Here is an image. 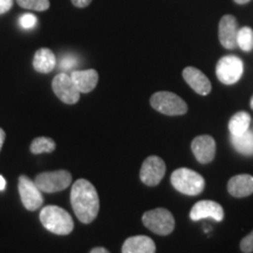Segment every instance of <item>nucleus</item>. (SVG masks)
<instances>
[{"label": "nucleus", "mask_w": 253, "mask_h": 253, "mask_svg": "<svg viewBox=\"0 0 253 253\" xmlns=\"http://www.w3.org/2000/svg\"><path fill=\"white\" fill-rule=\"evenodd\" d=\"M238 24L233 15H224L220 19L219 28H218V37L221 46L227 49H233L237 46V36H238Z\"/></svg>", "instance_id": "ddd939ff"}, {"label": "nucleus", "mask_w": 253, "mask_h": 253, "mask_svg": "<svg viewBox=\"0 0 253 253\" xmlns=\"http://www.w3.org/2000/svg\"><path fill=\"white\" fill-rule=\"evenodd\" d=\"M183 78L186 84L199 95L210 94L211 91V82L207 78L203 72L195 67H186L183 71Z\"/></svg>", "instance_id": "4468645a"}, {"label": "nucleus", "mask_w": 253, "mask_h": 253, "mask_svg": "<svg viewBox=\"0 0 253 253\" xmlns=\"http://www.w3.org/2000/svg\"><path fill=\"white\" fill-rule=\"evenodd\" d=\"M240 250H242L243 253L253 252V231L242 239V242H240Z\"/></svg>", "instance_id": "393cba45"}, {"label": "nucleus", "mask_w": 253, "mask_h": 253, "mask_svg": "<svg viewBox=\"0 0 253 253\" xmlns=\"http://www.w3.org/2000/svg\"><path fill=\"white\" fill-rule=\"evenodd\" d=\"M19 25L21 27L25 28V30H30V28H33L37 25V18L36 15L26 13L23 14L20 18H19Z\"/></svg>", "instance_id": "b1692460"}, {"label": "nucleus", "mask_w": 253, "mask_h": 253, "mask_svg": "<svg viewBox=\"0 0 253 253\" xmlns=\"http://www.w3.org/2000/svg\"><path fill=\"white\" fill-rule=\"evenodd\" d=\"M13 6V0H0V14L8 12Z\"/></svg>", "instance_id": "bb28decb"}, {"label": "nucleus", "mask_w": 253, "mask_h": 253, "mask_svg": "<svg viewBox=\"0 0 253 253\" xmlns=\"http://www.w3.org/2000/svg\"><path fill=\"white\" fill-rule=\"evenodd\" d=\"M251 108L253 109V95H252V97H251Z\"/></svg>", "instance_id": "473e14b6"}, {"label": "nucleus", "mask_w": 253, "mask_h": 253, "mask_svg": "<svg viewBox=\"0 0 253 253\" xmlns=\"http://www.w3.org/2000/svg\"><path fill=\"white\" fill-rule=\"evenodd\" d=\"M233 1H235L236 4H239V5H244V4H248V2L251 1V0H233Z\"/></svg>", "instance_id": "2f4dec72"}, {"label": "nucleus", "mask_w": 253, "mask_h": 253, "mask_svg": "<svg viewBox=\"0 0 253 253\" xmlns=\"http://www.w3.org/2000/svg\"><path fill=\"white\" fill-rule=\"evenodd\" d=\"M211 219L221 221L224 218V210L221 205L213 201H199L192 207L190 211V219L197 221L202 219Z\"/></svg>", "instance_id": "f8f14e48"}, {"label": "nucleus", "mask_w": 253, "mask_h": 253, "mask_svg": "<svg viewBox=\"0 0 253 253\" xmlns=\"http://www.w3.org/2000/svg\"><path fill=\"white\" fill-rule=\"evenodd\" d=\"M20 7L42 12L49 8V0H17Z\"/></svg>", "instance_id": "5701e85b"}, {"label": "nucleus", "mask_w": 253, "mask_h": 253, "mask_svg": "<svg viewBox=\"0 0 253 253\" xmlns=\"http://www.w3.org/2000/svg\"><path fill=\"white\" fill-rule=\"evenodd\" d=\"M250 123H251V116L246 112H238L232 116L229 122L230 134L238 136L244 134L249 130Z\"/></svg>", "instance_id": "aec40b11"}, {"label": "nucleus", "mask_w": 253, "mask_h": 253, "mask_svg": "<svg viewBox=\"0 0 253 253\" xmlns=\"http://www.w3.org/2000/svg\"><path fill=\"white\" fill-rule=\"evenodd\" d=\"M244 73V62L235 55H225L219 59L216 66V75L221 84H235Z\"/></svg>", "instance_id": "0eeeda50"}, {"label": "nucleus", "mask_w": 253, "mask_h": 253, "mask_svg": "<svg viewBox=\"0 0 253 253\" xmlns=\"http://www.w3.org/2000/svg\"><path fill=\"white\" fill-rule=\"evenodd\" d=\"M75 87L80 93L87 94L95 89L99 82V73L95 69H86V71H74L71 74Z\"/></svg>", "instance_id": "dca6fc26"}, {"label": "nucleus", "mask_w": 253, "mask_h": 253, "mask_svg": "<svg viewBox=\"0 0 253 253\" xmlns=\"http://www.w3.org/2000/svg\"><path fill=\"white\" fill-rule=\"evenodd\" d=\"M56 144L54 140L49 137H45V136H40V137L34 138L32 141L30 150L32 154L34 155H39V154H43V153H53L55 150Z\"/></svg>", "instance_id": "412c9836"}, {"label": "nucleus", "mask_w": 253, "mask_h": 253, "mask_svg": "<svg viewBox=\"0 0 253 253\" xmlns=\"http://www.w3.org/2000/svg\"><path fill=\"white\" fill-rule=\"evenodd\" d=\"M53 91L63 103L66 104H75L80 100V91L75 87L71 75L66 73H60L55 75L52 81Z\"/></svg>", "instance_id": "9d476101"}, {"label": "nucleus", "mask_w": 253, "mask_h": 253, "mask_svg": "<svg viewBox=\"0 0 253 253\" xmlns=\"http://www.w3.org/2000/svg\"><path fill=\"white\" fill-rule=\"evenodd\" d=\"M227 191L236 198L248 197L253 194V176L243 173L233 176L227 183Z\"/></svg>", "instance_id": "2eb2a0df"}, {"label": "nucleus", "mask_w": 253, "mask_h": 253, "mask_svg": "<svg viewBox=\"0 0 253 253\" xmlns=\"http://www.w3.org/2000/svg\"><path fill=\"white\" fill-rule=\"evenodd\" d=\"M170 181L173 188L181 194L197 196L203 192L205 188L204 178L194 170L188 168H179L171 173Z\"/></svg>", "instance_id": "7ed1b4c3"}, {"label": "nucleus", "mask_w": 253, "mask_h": 253, "mask_svg": "<svg viewBox=\"0 0 253 253\" xmlns=\"http://www.w3.org/2000/svg\"><path fill=\"white\" fill-rule=\"evenodd\" d=\"M40 221L49 232L58 236H67L74 229V221L65 209L56 205H47L40 211Z\"/></svg>", "instance_id": "f03ea898"}, {"label": "nucleus", "mask_w": 253, "mask_h": 253, "mask_svg": "<svg viewBox=\"0 0 253 253\" xmlns=\"http://www.w3.org/2000/svg\"><path fill=\"white\" fill-rule=\"evenodd\" d=\"M237 46L244 52H251L253 49V30L251 27L245 26L239 28L237 36Z\"/></svg>", "instance_id": "4be33fe9"}, {"label": "nucleus", "mask_w": 253, "mask_h": 253, "mask_svg": "<svg viewBox=\"0 0 253 253\" xmlns=\"http://www.w3.org/2000/svg\"><path fill=\"white\" fill-rule=\"evenodd\" d=\"M91 1H93V0H72V4L74 5L75 7L84 8V7H87Z\"/></svg>", "instance_id": "cd10ccee"}, {"label": "nucleus", "mask_w": 253, "mask_h": 253, "mask_svg": "<svg viewBox=\"0 0 253 253\" xmlns=\"http://www.w3.org/2000/svg\"><path fill=\"white\" fill-rule=\"evenodd\" d=\"M18 190L21 202L25 209L28 211H36L43 204V197L38 188L36 182L32 181L30 177L21 175L18 179Z\"/></svg>", "instance_id": "6e6552de"}, {"label": "nucleus", "mask_w": 253, "mask_h": 253, "mask_svg": "<svg viewBox=\"0 0 253 253\" xmlns=\"http://www.w3.org/2000/svg\"><path fill=\"white\" fill-rule=\"evenodd\" d=\"M71 203L75 216L81 223L90 224L99 214V195L95 186L87 179L80 178L74 182L71 191Z\"/></svg>", "instance_id": "f257e3e1"}, {"label": "nucleus", "mask_w": 253, "mask_h": 253, "mask_svg": "<svg viewBox=\"0 0 253 253\" xmlns=\"http://www.w3.org/2000/svg\"><path fill=\"white\" fill-rule=\"evenodd\" d=\"M150 104L158 113L168 116L184 115L188 112V104L178 95L171 91H157L150 99Z\"/></svg>", "instance_id": "20e7f679"}, {"label": "nucleus", "mask_w": 253, "mask_h": 253, "mask_svg": "<svg viewBox=\"0 0 253 253\" xmlns=\"http://www.w3.org/2000/svg\"><path fill=\"white\" fill-rule=\"evenodd\" d=\"M56 58L55 54L49 48H40L34 54L33 67L38 73L48 74L55 68Z\"/></svg>", "instance_id": "a211bd4d"}, {"label": "nucleus", "mask_w": 253, "mask_h": 253, "mask_svg": "<svg viewBox=\"0 0 253 253\" xmlns=\"http://www.w3.org/2000/svg\"><path fill=\"white\" fill-rule=\"evenodd\" d=\"M5 186H6L5 178L1 175H0V191H2V190L5 189Z\"/></svg>", "instance_id": "7c9ffc66"}, {"label": "nucleus", "mask_w": 253, "mask_h": 253, "mask_svg": "<svg viewBox=\"0 0 253 253\" xmlns=\"http://www.w3.org/2000/svg\"><path fill=\"white\" fill-rule=\"evenodd\" d=\"M166 171L167 167L162 158L158 156H149L145 158L142 164L140 178L145 185L156 186L163 179Z\"/></svg>", "instance_id": "1a4fd4ad"}, {"label": "nucleus", "mask_w": 253, "mask_h": 253, "mask_svg": "<svg viewBox=\"0 0 253 253\" xmlns=\"http://www.w3.org/2000/svg\"><path fill=\"white\" fill-rule=\"evenodd\" d=\"M144 226L158 236H168L175 229V218L169 210L157 208L147 211L142 216Z\"/></svg>", "instance_id": "39448f33"}, {"label": "nucleus", "mask_w": 253, "mask_h": 253, "mask_svg": "<svg viewBox=\"0 0 253 253\" xmlns=\"http://www.w3.org/2000/svg\"><path fill=\"white\" fill-rule=\"evenodd\" d=\"M156 245L148 236L129 237L122 245V253H155Z\"/></svg>", "instance_id": "f3484780"}, {"label": "nucleus", "mask_w": 253, "mask_h": 253, "mask_svg": "<svg viewBox=\"0 0 253 253\" xmlns=\"http://www.w3.org/2000/svg\"><path fill=\"white\" fill-rule=\"evenodd\" d=\"M90 253H110L108 250L104 249V248H94L91 250Z\"/></svg>", "instance_id": "c756f323"}, {"label": "nucleus", "mask_w": 253, "mask_h": 253, "mask_svg": "<svg viewBox=\"0 0 253 253\" xmlns=\"http://www.w3.org/2000/svg\"><path fill=\"white\" fill-rule=\"evenodd\" d=\"M231 143L239 154L245 156L253 155V131L248 130L244 134L233 136L231 135Z\"/></svg>", "instance_id": "6ab92c4d"}, {"label": "nucleus", "mask_w": 253, "mask_h": 253, "mask_svg": "<svg viewBox=\"0 0 253 253\" xmlns=\"http://www.w3.org/2000/svg\"><path fill=\"white\" fill-rule=\"evenodd\" d=\"M5 138H6V134H5L4 129L0 128V151H1L2 144H4V142H5Z\"/></svg>", "instance_id": "c85d7f7f"}, {"label": "nucleus", "mask_w": 253, "mask_h": 253, "mask_svg": "<svg viewBox=\"0 0 253 253\" xmlns=\"http://www.w3.org/2000/svg\"><path fill=\"white\" fill-rule=\"evenodd\" d=\"M72 173L67 170L41 172L36 177V184L41 192L53 194L67 189L72 184Z\"/></svg>", "instance_id": "423d86ee"}, {"label": "nucleus", "mask_w": 253, "mask_h": 253, "mask_svg": "<svg viewBox=\"0 0 253 253\" xmlns=\"http://www.w3.org/2000/svg\"><path fill=\"white\" fill-rule=\"evenodd\" d=\"M77 65V60H75V58H73V56H65L61 60V68L62 69H71L73 66Z\"/></svg>", "instance_id": "a878e982"}, {"label": "nucleus", "mask_w": 253, "mask_h": 253, "mask_svg": "<svg viewBox=\"0 0 253 253\" xmlns=\"http://www.w3.org/2000/svg\"><path fill=\"white\" fill-rule=\"evenodd\" d=\"M216 141L210 135H201L194 138L191 150L199 163L207 164L212 162L216 156Z\"/></svg>", "instance_id": "9b49d317"}]
</instances>
